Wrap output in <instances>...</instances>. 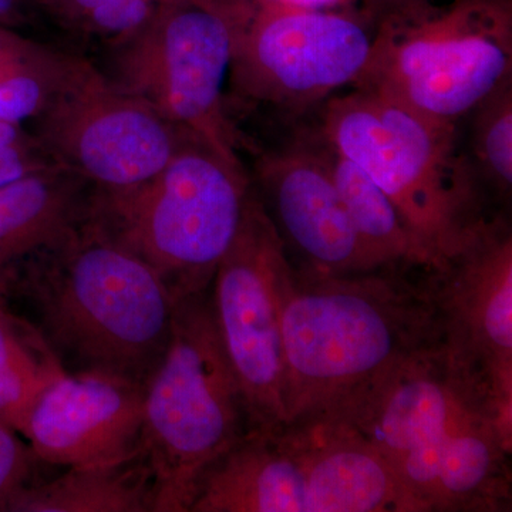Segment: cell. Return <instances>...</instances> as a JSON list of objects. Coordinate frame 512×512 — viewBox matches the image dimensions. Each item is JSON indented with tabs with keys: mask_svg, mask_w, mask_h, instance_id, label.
Here are the masks:
<instances>
[{
	"mask_svg": "<svg viewBox=\"0 0 512 512\" xmlns=\"http://www.w3.org/2000/svg\"><path fill=\"white\" fill-rule=\"evenodd\" d=\"M40 45L42 43L19 35L10 26L0 25V66L35 52Z\"/></svg>",
	"mask_w": 512,
	"mask_h": 512,
	"instance_id": "d4e9b609",
	"label": "cell"
},
{
	"mask_svg": "<svg viewBox=\"0 0 512 512\" xmlns=\"http://www.w3.org/2000/svg\"><path fill=\"white\" fill-rule=\"evenodd\" d=\"M64 372L39 330L0 305V423L23 436L37 400Z\"/></svg>",
	"mask_w": 512,
	"mask_h": 512,
	"instance_id": "ffe728a7",
	"label": "cell"
},
{
	"mask_svg": "<svg viewBox=\"0 0 512 512\" xmlns=\"http://www.w3.org/2000/svg\"><path fill=\"white\" fill-rule=\"evenodd\" d=\"M249 178L296 268L319 274L386 268L357 235L306 124L281 146L261 151Z\"/></svg>",
	"mask_w": 512,
	"mask_h": 512,
	"instance_id": "4fadbf2b",
	"label": "cell"
},
{
	"mask_svg": "<svg viewBox=\"0 0 512 512\" xmlns=\"http://www.w3.org/2000/svg\"><path fill=\"white\" fill-rule=\"evenodd\" d=\"M292 271L284 242L254 191L210 286L215 325L247 400L252 429L285 426L282 298Z\"/></svg>",
	"mask_w": 512,
	"mask_h": 512,
	"instance_id": "30bf717a",
	"label": "cell"
},
{
	"mask_svg": "<svg viewBox=\"0 0 512 512\" xmlns=\"http://www.w3.org/2000/svg\"><path fill=\"white\" fill-rule=\"evenodd\" d=\"M249 430L247 400L215 325L210 289L178 299L170 342L144 393L154 512H190L208 468Z\"/></svg>",
	"mask_w": 512,
	"mask_h": 512,
	"instance_id": "8992f818",
	"label": "cell"
},
{
	"mask_svg": "<svg viewBox=\"0 0 512 512\" xmlns=\"http://www.w3.org/2000/svg\"><path fill=\"white\" fill-rule=\"evenodd\" d=\"M8 305L67 375L146 386L170 342L175 301L147 262L89 221L10 268Z\"/></svg>",
	"mask_w": 512,
	"mask_h": 512,
	"instance_id": "7a4b0ae2",
	"label": "cell"
},
{
	"mask_svg": "<svg viewBox=\"0 0 512 512\" xmlns=\"http://www.w3.org/2000/svg\"><path fill=\"white\" fill-rule=\"evenodd\" d=\"M20 0H0V25L12 28L15 22Z\"/></svg>",
	"mask_w": 512,
	"mask_h": 512,
	"instance_id": "f1b7e54d",
	"label": "cell"
},
{
	"mask_svg": "<svg viewBox=\"0 0 512 512\" xmlns=\"http://www.w3.org/2000/svg\"><path fill=\"white\" fill-rule=\"evenodd\" d=\"M420 2V0H365L366 12L372 15L375 20L390 12V10L409 5V3Z\"/></svg>",
	"mask_w": 512,
	"mask_h": 512,
	"instance_id": "83f0119b",
	"label": "cell"
},
{
	"mask_svg": "<svg viewBox=\"0 0 512 512\" xmlns=\"http://www.w3.org/2000/svg\"><path fill=\"white\" fill-rule=\"evenodd\" d=\"M156 485L146 451L113 463L66 467L13 491L3 512H154Z\"/></svg>",
	"mask_w": 512,
	"mask_h": 512,
	"instance_id": "ac0fdd59",
	"label": "cell"
},
{
	"mask_svg": "<svg viewBox=\"0 0 512 512\" xmlns=\"http://www.w3.org/2000/svg\"><path fill=\"white\" fill-rule=\"evenodd\" d=\"M55 164L28 127L0 123V187Z\"/></svg>",
	"mask_w": 512,
	"mask_h": 512,
	"instance_id": "603a6c76",
	"label": "cell"
},
{
	"mask_svg": "<svg viewBox=\"0 0 512 512\" xmlns=\"http://www.w3.org/2000/svg\"><path fill=\"white\" fill-rule=\"evenodd\" d=\"M409 269L319 274L293 265L282 298L285 424L443 340L429 271L414 282Z\"/></svg>",
	"mask_w": 512,
	"mask_h": 512,
	"instance_id": "3957f363",
	"label": "cell"
},
{
	"mask_svg": "<svg viewBox=\"0 0 512 512\" xmlns=\"http://www.w3.org/2000/svg\"><path fill=\"white\" fill-rule=\"evenodd\" d=\"M312 127L392 200L437 271L493 215L461 144V126L352 87L322 104Z\"/></svg>",
	"mask_w": 512,
	"mask_h": 512,
	"instance_id": "277c9868",
	"label": "cell"
},
{
	"mask_svg": "<svg viewBox=\"0 0 512 512\" xmlns=\"http://www.w3.org/2000/svg\"><path fill=\"white\" fill-rule=\"evenodd\" d=\"M316 414L365 437L423 512L511 511L512 412L443 340Z\"/></svg>",
	"mask_w": 512,
	"mask_h": 512,
	"instance_id": "6da1fadb",
	"label": "cell"
},
{
	"mask_svg": "<svg viewBox=\"0 0 512 512\" xmlns=\"http://www.w3.org/2000/svg\"><path fill=\"white\" fill-rule=\"evenodd\" d=\"M252 0H165L134 32L104 46L103 76L165 120L241 161L225 86Z\"/></svg>",
	"mask_w": 512,
	"mask_h": 512,
	"instance_id": "ba28073f",
	"label": "cell"
},
{
	"mask_svg": "<svg viewBox=\"0 0 512 512\" xmlns=\"http://www.w3.org/2000/svg\"><path fill=\"white\" fill-rule=\"evenodd\" d=\"M10 268H12V266L0 271V305L8 301Z\"/></svg>",
	"mask_w": 512,
	"mask_h": 512,
	"instance_id": "f546056e",
	"label": "cell"
},
{
	"mask_svg": "<svg viewBox=\"0 0 512 512\" xmlns=\"http://www.w3.org/2000/svg\"><path fill=\"white\" fill-rule=\"evenodd\" d=\"M59 10L60 15L67 19L70 25L76 26L82 32L93 10L106 3L107 0H50Z\"/></svg>",
	"mask_w": 512,
	"mask_h": 512,
	"instance_id": "484cf974",
	"label": "cell"
},
{
	"mask_svg": "<svg viewBox=\"0 0 512 512\" xmlns=\"http://www.w3.org/2000/svg\"><path fill=\"white\" fill-rule=\"evenodd\" d=\"M20 437L0 423V512L13 491L37 477V464H42Z\"/></svg>",
	"mask_w": 512,
	"mask_h": 512,
	"instance_id": "cb8c5ba5",
	"label": "cell"
},
{
	"mask_svg": "<svg viewBox=\"0 0 512 512\" xmlns=\"http://www.w3.org/2000/svg\"><path fill=\"white\" fill-rule=\"evenodd\" d=\"M252 192L242 161L191 134L146 183L94 188L87 221L147 262L178 301L210 289Z\"/></svg>",
	"mask_w": 512,
	"mask_h": 512,
	"instance_id": "5b68a950",
	"label": "cell"
},
{
	"mask_svg": "<svg viewBox=\"0 0 512 512\" xmlns=\"http://www.w3.org/2000/svg\"><path fill=\"white\" fill-rule=\"evenodd\" d=\"M377 23L366 10L252 0L235 40L229 96L299 117L362 80Z\"/></svg>",
	"mask_w": 512,
	"mask_h": 512,
	"instance_id": "9c48e42d",
	"label": "cell"
},
{
	"mask_svg": "<svg viewBox=\"0 0 512 512\" xmlns=\"http://www.w3.org/2000/svg\"><path fill=\"white\" fill-rule=\"evenodd\" d=\"M376 23L372 57L355 87L421 116L461 126L512 82V0H420Z\"/></svg>",
	"mask_w": 512,
	"mask_h": 512,
	"instance_id": "52a82bcc",
	"label": "cell"
},
{
	"mask_svg": "<svg viewBox=\"0 0 512 512\" xmlns=\"http://www.w3.org/2000/svg\"><path fill=\"white\" fill-rule=\"evenodd\" d=\"M308 126L350 222L377 264L430 271L429 259L386 192L359 165L330 146L312 124Z\"/></svg>",
	"mask_w": 512,
	"mask_h": 512,
	"instance_id": "d6986e66",
	"label": "cell"
},
{
	"mask_svg": "<svg viewBox=\"0 0 512 512\" xmlns=\"http://www.w3.org/2000/svg\"><path fill=\"white\" fill-rule=\"evenodd\" d=\"M94 185L55 164L0 187V271L82 227Z\"/></svg>",
	"mask_w": 512,
	"mask_h": 512,
	"instance_id": "e0dca14e",
	"label": "cell"
},
{
	"mask_svg": "<svg viewBox=\"0 0 512 512\" xmlns=\"http://www.w3.org/2000/svg\"><path fill=\"white\" fill-rule=\"evenodd\" d=\"M86 62L84 57L42 45L0 66V123L28 126Z\"/></svg>",
	"mask_w": 512,
	"mask_h": 512,
	"instance_id": "7402d4cb",
	"label": "cell"
},
{
	"mask_svg": "<svg viewBox=\"0 0 512 512\" xmlns=\"http://www.w3.org/2000/svg\"><path fill=\"white\" fill-rule=\"evenodd\" d=\"M144 393L121 377L64 375L37 400L22 437L46 466L123 460L143 448Z\"/></svg>",
	"mask_w": 512,
	"mask_h": 512,
	"instance_id": "5bb4252c",
	"label": "cell"
},
{
	"mask_svg": "<svg viewBox=\"0 0 512 512\" xmlns=\"http://www.w3.org/2000/svg\"><path fill=\"white\" fill-rule=\"evenodd\" d=\"M464 153L491 205L510 204L512 192V82L471 111ZM500 211V210H498Z\"/></svg>",
	"mask_w": 512,
	"mask_h": 512,
	"instance_id": "44dd1931",
	"label": "cell"
},
{
	"mask_svg": "<svg viewBox=\"0 0 512 512\" xmlns=\"http://www.w3.org/2000/svg\"><path fill=\"white\" fill-rule=\"evenodd\" d=\"M190 512H311L298 430H249L208 468Z\"/></svg>",
	"mask_w": 512,
	"mask_h": 512,
	"instance_id": "2e32d148",
	"label": "cell"
},
{
	"mask_svg": "<svg viewBox=\"0 0 512 512\" xmlns=\"http://www.w3.org/2000/svg\"><path fill=\"white\" fill-rule=\"evenodd\" d=\"M301 434L311 512H423L390 464L333 417L289 421Z\"/></svg>",
	"mask_w": 512,
	"mask_h": 512,
	"instance_id": "9a60e30c",
	"label": "cell"
},
{
	"mask_svg": "<svg viewBox=\"0 0 512 512\" xmlns=\"http://www.w3.org/2000/svg\"><path fill=\"white\" fill-rule=\"evenodd\" d=\"M295 8L329 10L352 8L355 0H275Z\"/></svg>",
	"mask_w": 512,
	"mask_h": 512,
	"instance_id": "4316f807",
	"label": "cell"
},
{
	"mask_svg": "<svg viewBox=\"0 0 512 512\" xmlns=\"http://www.w3.org/2000/svg\"><path fill=\"white\" fill-rule=\"evenodd\" d=\"M26 127L56 164L99 190L146 183L192 134L111 84L90 60Z\"/></svg>",
	"mask_w": 512,
	"mask_h": 512,
	"instance_id": "8fae6325",
	"label": "cell"
},
{
	"mask_svg": "<svg viewBox=\"0 0 512 512\" xmlns=\"http://www.w3.org/2000/svg\"><path fill=\"white\" fill-rule=\"evenodd\" d=\"M443 345L512 412V229L507 212L474 228L429 271Z\"/></svg>",
	"mask_w": 512,
	"mask_h": 512,
	"instance_id": "7c38bea8",
	"label": "cell"
}]
</instances>
